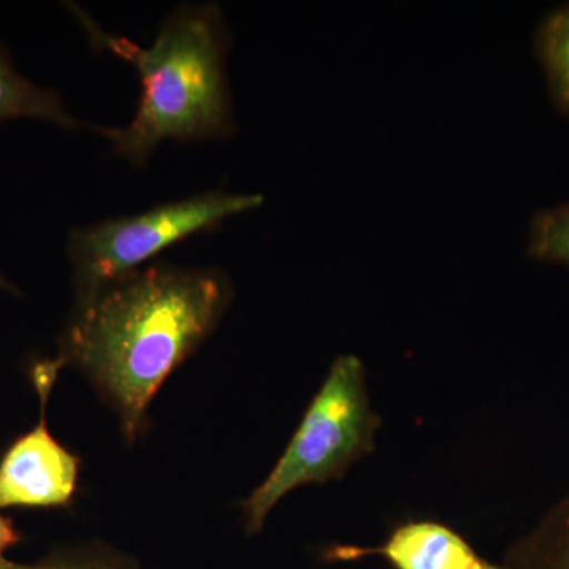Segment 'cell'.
<instances>
[{
	"label": "cell",
	"mask_w": 569,
	"mask_h": 569,
	"mask_svg": "<svg viewBox=\"0 0 569 569\" xmlns=\"http://www.w3.org/2000/svg\"><path fill=\"white\" fill-rule=\"evenodd\" d=\"M231 299L220 269L142 266L77 299L56 361L89 378L132 441L156 392L212 335Z\"/></svg>",
	"instance_id": "cell-1"
},
{
	"label": "cell",
	"mask_w": 569,
	"mask_h": 569,
	"mask_svg": "<svg viewBox=\"0 0 569 569\" xmlns=\"http://www.w3.org/2000/svg\"><path fill=\"white\" fill-rule=\"evenodd\" d=\"M71 13L81 22L92 47L132 63L142 93L132 121L123 127H97L112 152L144 167L164 141L227 140L236 132L228 84L230 50L222 10L213 3H187L164 20L151 47L100 28L80 7Z\"/></svg>",
	"instance_id": "cell-2"
},
{
	"label": "cell",
	"mask_w": 569,
	"mask_h": 569,
	"mask_svg": "<svg viewBox=\"0 0 569 569\" xmlns=\"http://www.w3.org/2000/svg\"><path fill=\"white\" fill-rule=\"evenodd\" d=\"M381 418L367 388L366 366L340 355L271 473L241 503L247 535H257L282 498L307 485L342 479L376 449Z\"/></svg>",
	"instance_id": "cell-3"
},
{
	"label": "cell",
	"mask_w": 569,
	"mask_h": 569,
	"mask_svg": "<svg viewBox=\"0 0 569 569\" xmlns=\"http://www.w3.org/2000/svg\"><path fill=\"white\" fill-rule=\"evenodd\" d=\"M263 204L257 193L204 192L71 231L67 254L77 299L142 268L168 247Z\"/></svg>",
	"instance_id": "cell-4"
},
{
	"label": "cell",
	"mask_w": 569,
	"mask_h": 569,
	"mask_svg": "<svg viewBox=\"0 0 569 569\" xmlns=\"http://www.w3.org/2000/svg\"><path fill=\"white\" fill-rule=\"evenodd\" d=\"M59 370L61 365L56 359L33 366L40 421L0 460V509L67 507L77 492L80 460L56 441L47 426L48 400Z\"/></svg>",
	"instance_id": "cell-5"
},
{
	"label": "cell",
	"mask_w": 569,
	"mask_h": 569,
	"mask_svg": "<svg viewBox=\"0 0 569 569\" xmlns=\"http://www.w3.org/2000/svg\"><path fill=\"white\" fill-rule=\"evenodd\" d=\"M381 557L392 569H505L485 559L459 531L432 519L400 523L383 545H335L323 552L329 563Z\"/></svg>",
	"instance_id": "cell-6"
},
{
	"label": "cell",
	"mask_w": 569,
	"mask_h": 569,
	"mask_svg": "<svg viewBox=\"0 0 569 569\" xmlns=\"http://www.w3.org/2000/svg\"><path fill=\"white\" fill-rule=\"evenodd\" d=\"M21 118L39 119L69 130H93L91 123L82 122L67 111L58 92L22 77L0 47V122Z\"/></svg>",
	"instance_id": "cell-7"
},
{
	"label": "cell",
	"mask_w": 569,
	"mask_h": 569,
	"mask_svg": "<svg viewBox=\"0 0 569 569\" xmlns=\"http://www.w3.org/2000/svg\"><path fill=\"white\" fill-rule=\"evenodd\" d=\"M501 565L505 569H569V492L509 546Z\"/></svg>",
	"instance_id": "cell-8"
},
{
	"label": "cell",
	"mask_w": 569,
	"mask_h": 569,
	"mask_svg": "<svg viewBox=\"0 0 569 569\" xmlns=\"http://www.w3.org/2000/svg\"><path fill=\"white\" fill-rule=\"evenodd\" d=\"M535 48L546 71L553 103L569 116V6L552 11L541 22Z\"/></svg>",
	"instance_id": "cell-9"
},
{
	"label": "cell",
	"mask_w": 569,
	"mask_h": 569,
	"mask_svg": "<svg viewBox=\"0 0 569 569\" xmlns=\"http://www.w3.org/2000/svg\"><path fill=\"white\" fill-rule=\"evenodd\" d=\"M527 250L533 260L569 269V203L535 213Z\"/></svg>",
	"instance_id": "cell-10"
},
{
	"label": "cell",
	"mask_w": 569,
	"mask_h": 569,
	"mask_svg": "<svg viewBox=\"0 0 569 569\" xmlns=\"http://www.w3.org/2000/svg\"><path fill=\"white\" fill-rule=\"evenodd\" d=\"M0 569H140L137 561L126 553L93 542L80 548L52 552L37 563H14L7 559Z\"/></svg>",
	"instance_id": "cell-11"
},
{
	"label": "cell",
	"mask_w": 569,
	"mask_h": 569,
	"mask_svg": "<svg viewBox=\"0 0 569 569\" xmlns=\"http://www.w3.org/2000/svg\"><path fill=\"white\" fill-rule=\"evenodd\" d=\"M21 541L20 533L14 529L13 520L0 516V563L7 560L6 552Z\"/></svg>",
	"instance_id": "cell-12"
},
{
	"label": "cell",
	"mask_w": 569,
	"mask_h": 569,
	"mask_svg": "<svg viewBox=\"0 0 569 569\" xmlns=\"http://www.w3.org/2000/svg\"><path fill=\"white\" fill-rule=\"evenodd\" d=\"M0 290L3 291H10V293H20V291L17 290V287H14L13 283H10L9 280L6 279V277L0 276Z\"/></svg>",
	"instance_id": "cell-13"
}]
</instances>
